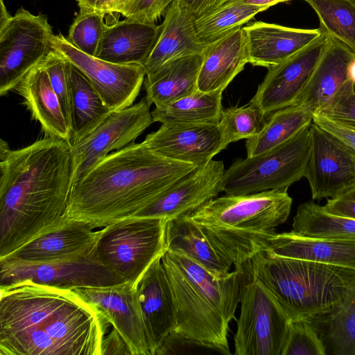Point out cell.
I'll list each match as a JSON object with an SVG mask.
<instances>
[{
  "instance_id": "cell-1",
  "label": "cell",
  "mask_w": 355,
  "mask_h": 355,
  "mask_svg": "<svg viewBox=\"0 0 355 355\" xmlns=\"http://www.w3.org/2000/svg\"><path fill=\"white\" fill-rule=\"evenodd\" d=\"M72 186L69 143L54 137L17 150L0 141V259L65 219Z\"/></svg>"
},
{
  "instance_id": "cell-2",
  "label": "cell",
  "mask_w": 355,
  "mask_h": 355,
  "mask_svg": "<svg viewBox=\"0 0 355 355\" xmlns=\"http://www.w3.org/2000/svg\"><path fill=\"white\" fill-rule=\"evenodd\" d=\"M196 167L132 142L98 160L72 184L66 216L95 228L133 216Z\"/></svg>"
},
{
  "instance_id": "cell-3",
  "label": "cell",
  "mask_w": 355,
  "mask_h": 355,
  "mask_svg": "<svg viewBox=\"0 0 355 355\" xmlns=\"http://www.w3.org/2000/svg\"><path fill=\"white\" fill-rule=\"evenodd\" d=\"M162 261L176 306V322L171 336L230 354L227 332L241 301L243 270L234 268L218 276L167 250Z\"/></svg>"
},
{
  "instance_id": "cell-4",
  "label": "cell",
  "mask_w": 355,
  "mask_h": 355,
  "mask_svg": "<svg viewBox=\"0 0 355 355\" xmlns=\"http://www.w3.org/2000/svg\"><path fill=\"white\" fill-rule=\"evenodd\" d=\"M240 268L272 293L291 320L334 309L355 282L354 269L266 250L255 252Z\"/></svg>"
},
{
  "instance_id": "cell-5",
  "label": "cell",
  "mask_w": 355,
  "mask_h": 355,
  "mask_svg": "<svg viewBox=\"0 0 355 355\" xmlns=\"http://www.w3.org/2000/svg\"><path fill=\"white\" fill-rule=\"evenodd\" d=\"M293 203L287 190H266L216 197L191 216L218 251L233 266L249 257L257 234H272L289 216Z\"/></svg>"
},
{
  "instance_id": "cell-6",
  "label": "cell",
  "mask_w": 355,
  "mask_h": 355,
  "mask_svg": "<svg viewBox=\"0 0 355 355\" xmlns=\"http://www.w3.org/2000/svg\"><path fill=\"white\" fill-rule=\"evenodd\" d=\"M108 324L76 293L35 329L0 338V355H102Z\"/></svg>"
},
{
  "instance_id": "cell-7",
  "label": "cell",
  "mask_w": 355,
  "mask_h": 355,
  "mask_svg": "<svg viewBox=\"0 0 355 355\" xmlns=\"http://www.w3.org/2000/svg\"><path fill=\"white\" fill-rule=\"evenodd\" d=\"M167 221L130 216L112 223L98 231L94 256L135 286L151 263L166 250Z\"/></svg>"
},
{
  "instance_id": "cell-8",
  "label": "cell",
  "mask_w": 355,
  "mask_h": 355,
  "mask_svg": "<svg viewBox=\"0 0 355 355\" xmlns=\"http://www.w3.org/2000/svg\"><path fill=\"white\" fill-rule=\"evenodd\" d=\"M311 124L267 152L236 160L225 171L222 191L245 195L288 190L304 178L310 152Z\"/></svg>"
},
{
  "instance_id": "cell-9",
  "label": "cell",
  "mask_w": 355,
  "mask_h": 355,
  "mask_svg": "<svg viewBox=\"0 0 355 355\" xmlns=\"http://www.w3.org/2000/svg\"><path fill=\"white\" fill-rule=\"evenodd\" d=\"M52 28L44 15L21 7L10 15L0 3V95L15 89L53 49Z\"/></svg>"
},
{
  "instance_id": "cell-10",
  "label": "cell",
  "mask_w": 355,
  "mask_h": 355,
  "mask_svg": "<svg viewBox=\"0 0 355 355\" xmlns=\"http://www.w3.org/2000/svg\"><path fill=\"white\" fill-rule=\"evenodd\" d=\"M244 272L234 354L282 355L291 320L272 293Z\"/></svg>"
},
{
  "instance_id": "cell-11",
  "label": "cell",
  "mask_w": 355,
  "mask_h": 355,
  "mask_svg": "<svg viewBox=\"0 0 355 355\" xmlns=\"http://www.w3.org/2000/svg\"><path fill=\"white\" fill-rule=\"evenodd\" d=\"M146 98L132 105L112 110L96 128L69 144L72 184L83 178L99 159L133 142L153 122Z\"/></svg>"
},
{
  "instance_id": "cell-12",
  "label": "cell",
  "mask_w": 355,
  "mask_h": 355,
  "mask_svg": "<svg viewBox=\"0 0 355 355\" xmlns=\"http://www.w3.org/2000/svg\"><path fill=\"white\" fill-rule=\"evenodd\" d=\"M22 282L73 290L125 283L117 273L96 258L94 250L85 257L52 263L0 259V288Z\"/></svg>"
},
{
  "instance_id": "cell-13",
  "label": "cell",
  "mask_w": 355,
  "mask_h": 355,
  "mask_svg": "<svg viewBox=\"0 0 355 355\" xmlns=\"http://www.w3.org/2000/svg\"><path fill=\"white\" fill-rule=\"evenodd\" d=\"M51 46L88 78L110 110L133 104L146 75L142 65L116 64L87 54L62 34L53 35Z\"/></svg>"
},
{
  "instance_id": "cell-14",
  "label": "cell",
  "mask_w": 355,
  "mask_h": 355,
  "mask_svg": "<svg viewBox=\"0 0 355 355\" xmlns=\"http://www.w3.org/2000/svg\"><path fill=\"white\" fill-rule=\"evenodd\" d=\"M310 152L304 173L313 200L331 198L354 184L355 150L319 125L310 126Z\"/></svg>"
},
{
  "instance_id": "cell-15",
  "label": "cell",
  "mask_w": 355,
  "mask_h": 355,
  "mask_svg": "<svg viewBox=\"0 0 355 355\" xmlns=\"http://www.w3.org/2000/svg\"><path fill=\"white\" fill-rule=\"evenodd\" d=\"M73 291L107 319L123 338L131 355H154L134 285L125 282Z\"/></svg>"
},
{
  "instance_id": "cell-16",
  "label": "cell",
  "mask_w": 355,
  "mask_h": 355,
  "mask_svg": "<svg viewBox=\"0 0 355 355\" xmlns=\"http://www.w3.org/2000/svg\"><path fill=\"white\" fill-rule=\"evenodd\" d=\"M324 34L280 64L268 69L250 103L264 117L294 105L306 85L326 44Z\"/></svg>"
},
{
  "instance_id": "cell-17",
  "label": "cell",
  "mask_w": 355,
  "mask_h": 355,
  "mask_svg": "<svg viewBox=\"0 0 355 355\" xmlns=\"http://www.w3.org/2000/svg\"><path fill=\"white\" fill-rule=\"evenodd\" d=\"M223 161L211 159L196 167L133 216L165 218L189 217L222 191Z\"/></svg>"
},
{
  "instance_id": "cell-18",
  "label": "cell",
  "mask_w": 355,
  "mask_h": 355,
  "mask_svg": "<svg viewBox=\"0 0 355 355\" xmlns=\"http://www.w3.org/2000/svg\"><path fill=\"white\" fill-rule=\"evenodd\" d=\"M143 142L163 157L196 166L207 164L226 148L218 123H162Z\"/></svg>"
},
{
  "instance_id": "cell-19",
  "label": "cell",
  "mask_w": 355,
  "mask_h": 355,
  "mask_svg": "<svg viewBox=\"0 0 355 355\" xmlns=\"http://www.w3.org/2000/svg\"><path fill=\"white\" fill-rule=\"evenodd\" d=\"M162 257L151 263L135 286L154 355L169 339L176 322L175 298Z\"/></svg>"
},
{
  "instance_id": "cell-20",
  "label": "cell",
  "mask_w": 355,
  "mask_h": 355,
  "mask_svg": "<svg viewBox=\"0 0 355 355\" xmlns=\"http://www.w3.org/2000/svg\"><path fill=\"white\" fill-rule=\"evenodd\" d=\"M94 229L88 223L67 218L58 227L31 240L3 259L31 263L80 259L93 252L98 236V231Z\"/></svg>"
},
{
  "instance_id": "cell-21",
  "label": "cell",
  "mask_w": 355,
  "mask_h": 355,
  "mask_svg": "<svg viewBox=\"0 0 355 355\" xmlns=\"http://www.w3.org/2000/svg\"><path fill=\"white\" fill-rule=\"evenodd\" d=\"M255 253L272 254L355 270V241L311 238L288 232L262 234L252 241Z\"/></svg>"
},
{
  "instance_id": "cell-22",
  "label": "cell",
  "mask_w": 355,
  "mask_h": 355,
  "mask_svg": "<svg viewBox=\"0 0 355 355\" xmlns=\"http://www.w3.org/2000/svg\"><path fill=\"white\" fill-rule=\"evenodd\" d=\"M243 29L248 63L267 69L280 64L322 35L320 28H291L263 21L250 24Z\"/></svg>"
},
{
  "instance_id": "cell-23",
  "label": "cell",
  "mask_w": 355,
  "mask_h": 355,
  "mask_svg": "<svg viewBox=\"0 0 355 355\" xmlns=\"http://www.w3.org/2000/svg\"><path fill=\"white\" fill-rule=\"evenodd\" d=\"M206 46L198 37L194 20L178 1L174 0L166 10L156 42L142 65L146 76L154 73L171 61L202 55Z\"/></svg>"
},
{
  "instance_id": "cell-24",
  "label": "cell",
  "mask_w": 355,
  "mask_h": 355,
  "mask_svg": "<svg viewBox=\"0 0 355 355\" xmlns=\"http://www.w3.org/2000/svg\"><path fill=\"white\" fill-rule=\"evenodd\" d=\"M304 89L294 105L307 104L314 113L327 105L348 81V67L355 53L329 35Z\"/></svg>"
},
{
  "instance_id": "cell-25",
  "label": "cell",
  "mask_w": 355,
  "mask_h": 355,
  "mask_svg": "<svg viewBox=\"0 0 355 355\" xmlns=\"http://www.w3.org/2000/svg\"><path fill=\"white\" fill-rule=\"evenodd\" d=\"M198 77V89L222 92L248 63L243 27L207 45Z\"/></svg>"
},
{
  "instance_id": "cell-26",
  "label": "cell",
  "mask_w": 355,
  "mask_h": 355,
  "mask_svg": "<svg viewBox=\"0 0 355 355\" xmlns=\"http://www.w3.org/2000/svg\"><path fill=\"white\" fill-rule=\"evenodd\" d=\"M159 33V25L125 19L107 25L96 57L121 64L143 65Z\"/></svg>"
},
{
  "instance_id": "cell-27",
  "label": "cell",
  "mask_w": 355,
  "mask_h": 355,
  "mask_svg": "<svg viewBox=\"0 0 355 355\" xmlns=\"http://www.w3.org/2000/svg\"><path fill=\"white\" fill-rule=\"evenodd\" d=\"M15 90L23 98L32 119L40 123L46 136L69 143V128L42 62L28 73Z\"/></svg>"
},
{
  "instance_id": "cell-28",
  "label": "cell",
  "mask_w": 355,
  "mask_h": 355,
  "mask_svg": "<svg viewBox=\"0 0 355 355\" xmlns=\"http://www.w3.org/2000/svg\"><path fill=\"white\" fill-rule=\"evenodd\" d=\"M166 247L167 250L187 257L218 276L228 274L233 266L189 217L167 221Z\"/></svg>"
},
{
  "instance_id": "cell-29",
  "label": "cell",
  "mask_w": 355,
  "mask_h": 355,
  "mask_svg": "<svg viewBox=\"0 0 355 355\" xmlns=\"http://www.w3.org/2000/svg\"><path fill=\"white\" fill-rule=\"evenodd\" d=\"M202 59V55L179 58L147 76L144 86L148 102L162 107L197 92Z\"/></svg>"
},
{
  "instance_id": "cell-30",
  "label": "cell",
  "mask_w": 355,
  "mask_h": 355,
  "mask_svg": "<svg viewBox=\"0 0 355 355\" xmlns=\"http://www.w3.org/2000/svg\"><path fill=\"white\" fill-rule=\"evenodd\" d=\"M304 320L318 335L326 355H355V282L336 308Z\"/></svg>"
},
{
  "instance_id": "cell-31",
  "label": "cell",
  "mask_w": 355,
  "mask_h": 355,
  "mask_svg": "<svg viewBox=\"0 0 355 355\" xmlns=\"http://www.w3.org/2000/svg\"><path fill=\"white\" fill-rule=\"evenodd\" d=\"M67 60L69 85L70 143L82 139L110 113L88 78Z\"/></svg>"
},
{
  "instance_id": "cell-32",
  "label": "cell",
  "mask_w": 355,
  "mask_h": 355,
  "mask_svg": "<svg viewBox=\"0 0 355 355\" xmlns=\"http://www.w3.org/2000/svg\"><path fill=\"white\" fill-rule=\"evenodd\" d=\"M313 114L307 104L292 105L272 112L259 133L247 139V157L261 155L287 141L313 122Z\"/></svg>"
},
{
  "instance_id": "cell-33",
  "label": "cell",
  "mask_w": 355,
  "mask_h": 355,
  "mask_svg": "<svg viewBox=\"0 0 355 355\" xmlns=\"http://www.w3.org/2000/svg\"><path fill=\"white\" fill-rule=\"evenodd\" d=\"M222 92L199 90L151 112L154 122L162 124L218 123Z\"/></svg>"
},
{
  "instance_id": "cell-34",
  "label": "cell",
  "mask_w": 355,
  "mask_h": 355,
  "mask_svg": "<svg viewBox=\"0 0 355 355\" xmlns=\"http://www.w3.org/2000/svg\"><path fill=\"white\" fill-rule=\"evenodd\" d=\"M292 226L302 236L355 241V220L331 215L313 201L298 206Z\"/></svg>"
},
{
  "instance_id": "cell-35",
  "label": "cell",
  "mask_w": 355,
  "mask_h": 355,
  "mask_svg": "<svg viewBox=\"0 0 355 355\" xmlns=\"http://www.w3.org/2000/svg\"><path fill=\"white\" fill-rule=\"evenodd\" d=\"M268 8L230 1L196 19L194 28L200 41L208 45L241 28Z\"/></svg>"
},
{
  "instance_id": "cell-36",
  "label": "cell",
  "mask_w": 355,
  "mask_h": 355,
  "mask_svg": "<svg viewBox=\"0 0 355 355\" xmlns=\"http://www.w3.org/2000/svg\"><path fill=\"white\" fill-rule=\"evenodd\" d=\"M304 1L317 14L322 33L335 38L355 53V1Z\"/></svg>"
},
{
  "instance_id": "cell-37",
  "label": "cell",
  "mask_w": 355,
  "mask_h": 355,
  "mask_svg": "<svg viewBox=\"0 0 355 355\" xmlns=\"http://www.w3.org/2000/svg\"><path fill=\"white\" fill-rule=\"evenodd\" d=\"M264 116L251 103L222 110L218 125L224 146L257 135L263 126Z\"/></svg>"
},
{
  "instance_id": "cell-38",
  "label": "cell",
  "mask_w": 355,
  "mask_h": 355,
  "mask_svg": "<svg viewBox=\"0 0 355 355\" xmlns=\"http://www.w3.org/2000/svg\"><path fill=\"white\" fill-rule=\"evenodd\" d=\"M106 15L80 10L73 19L66 37L67 41L81 51L96 56L107 24Z\"/></svg>"
},
{
  "instance_id": "cell-39",
  "label": "cell",
  "mask_w": 355,
  "mask_h": 355,
  "mask_svg": "<svg viewBox=\"0 0 355 355\" xmlns=\"http://www.w3.org/2000/svg\"><path fill=\"white\" fill-rule=\"evenodd\" d=\"M282 355H326L318 335L304 320H291Z\"/></svg>"
},
{
  "instance_id": "cell-40",
  "label": "cell",
  "mask_w": 355,
  "mask_h": 355,
  "mask_svg": "<svg viewBox=\"0 0 355 355\" xmlns=\"http://www.w3.org/2000/svg\"><path fill=\"white\" fill-rule=\"evenodd\" d=\"M42 64L52 88L59 99L70 130L69 85L67 72V60L62 54L53 49L43 60Z\"/></svg>"
},
{
  "instance_id": "cell-41",
  "label": "cell",
  "mask_w": 355,
  "mask_h": 355,
  "mask_svg": "<svg viewBox=\"0 0 355 355\" xmlns=\"http://www.w3.org/2000/svg\"><path fill=\"white\" fill-rule=\"evenodd\" d=\"M314 114L355 130V84L349 79L331 102Z\"/></svg>"
},
{
  "instance_id": "cell-42",
  "label": "cell",
  "mask_w": 355,
  "mask_h": 355,
  "mask_svg": "<svg viewBox=\"0 0 355 355\" xmlns=\"http://www.w3.org/2000/svg\"><path fill=\"white\" fill-rule=\"evenodd\" d=\"M174 0H128L116 13L125 19L145 24H155Z\"/></svg>"
},
{
  "instance_id": "cell-43",
  "label": "cell",
  "mask_w": 355,
  "mask_h": 355,
  "mask_svg": "<svg viewBox=\"0 0 355 355\" xmlns=\"http://www.w3.org/2000/svg\"><path fill=\"white\" fill-rule=\"evenodd\" d=\"M322 207L331 215L355 220V185L347 188L334 198H328Z\"/></svg>"
},
{
  "instance_id": "cell-44",
  "label": "cell",
  "mask_w": 355,
  "mask_h": 355,
  "mask_svg": "<svg viewBox=\"0 0 355 355\" xmlns=\"http://www.w3.org/2000/svg\"><path fill=\"white\" fill-rule=\"evenodd\" d=\"M313 122L341 139L355 150V130L338 124L318 114H313Z\"/></svg>"
},
{
  "instance_id": "cell-45",
  "label": "cell",
  "mask_w": 355,
  "mask_h": 355,
  "mask_svg": "<svg viewBox=\"0 0 355 355\" xmlns=\"http://www.w3.org/2000/svg\"><path fill=\"white\" fill-rule=\"evenodd\" d=\"M80 10L103 15L116 13L128 0H76Z\"/></svg>"
},
{
  "instance_id": "cell-46",
  "label": "cell",
  "mask_w": 355,
  "mask_h": 355,
  "mask_svg": "<svg viewBox=\"0 0 355 355\" xmlns=\"http://www.w3.org/2000/svg\"><path fill=\"white\" fill-rule=\"evenodd\" d=\"M103 354H131L130 352L120 334L112 328V332L104 337L102 343Z\"/></svg>"
},
{
  "instance_id": "cell-47",
  "label": "cell",
  "mask_w": 355,
  "mask_h": 355,
  "mask_svg": "<svg viewBox=\"0 0 355 355\" xmlns=\"http://www.w3.org/2000/svg\"><path fill=\"white\" fill-rule=\"evenodd\" d=\"M195 21L211 10L218 0H177Z\"/></svg>"
},
{
  "instance_id": "cell-48",
  "label": "cell",
  "mask_w": 355,
  "mask_h": 355,
  "mask_svg": "<svg viewBox=\"0 0 355 355\" xmlns=\"http://www.w3.org/2000/svg\"><path fill=\"white\" fill-rule=\"evenodd\" d=\"M231 1H238L244 3L256 6H261V7H267L270 8L273 6L279 3L287 2L291 0H231Z\"/></svg>"
},
{
  "instance_id": "cell-49",
  "label": "cell",
  "mask_w": 355,
  "mask_h": 355,
  "mask_svg": "<svg viewBox=\"0 0 355 355\" xmlns=\"http://www.w3.org/2000/svg\"><path fill=\"white\" fill-rule=\"evenodd\" d=\"M349 79L355 84V57L350 62L348 67Z\"/></svg>"
},
{
  "instance_id": "cell-50",
  "label": "cell",
  "mask_w": 355,
  "mask_h": 355,
  "mask_svg": "<svg viewBox=\"0 0 355 355\" xmlns=\"http://www.w3.org/2000/svg\"><path fill=\"white\" fill-rule=\"evenodd\" d=\"M229 1H231V0H218L217 2L216 3V4L214 5V8L211 9V10L223 5L224 3H225L226 2Z\"/></svg>"
},
{
  "instance_id": "cell-51",
  "label": "cell",
  "mask_w": 355,
  "mask_h": 355,
  "mask_svg": "<svg viewBox=\"0 0 355 355\" xmlns=\"http://www.w3.org/2000/svg\"><path fill=\"white\" fill-rule=\"evenodd\" d=\"M352 185H355V174H354V184Z\"/></svg>"
},
{
  "instance_id": "cell-52",
  "label": "cell",
  "mask_w": 355,
  "mask_h": 355,
  "mask_svg": "<svg viewBox=\"0 0 355 355\" xmlns=\"http://www.w3.org/2000/svg\"><path fill=\"white\" fill-rule=\"evenodd\" d=\"M2 2H3V0H0V3H2Z\"/></svg>"
},
{
  "instance_id": "cell-53",
  "label": "cell",
  "mask_w": 355,
  "mask_h": 355,
  "mask_svg": "<svg viewBox=\"0 0 355 355\" xmlns=\"http://www.w3.org/2000/svg\"><path fill=\"white\" fill-rule=\"evenodd\" d=\"M355 1V0H354Z\"/></svg>"
}]
</instances>
